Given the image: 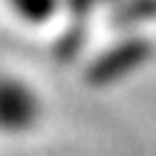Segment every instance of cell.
Listing matches in <instances>:
<instances>
[{"label": "cell", "instance_id": "1", "mask_svg": "<svg viewBox=\"0 0 156 156\" xmlns=\"http://www.w3.org/2000/svg\"><path fill=\"white\" fill-rule=\"evenodd\" d=\"M32 113L35 107L26 90H20L17 84H0V124H6V130L26 124Z\"/></svg>", "mask_w": 156, "mask_h": 156}]
</instances>
